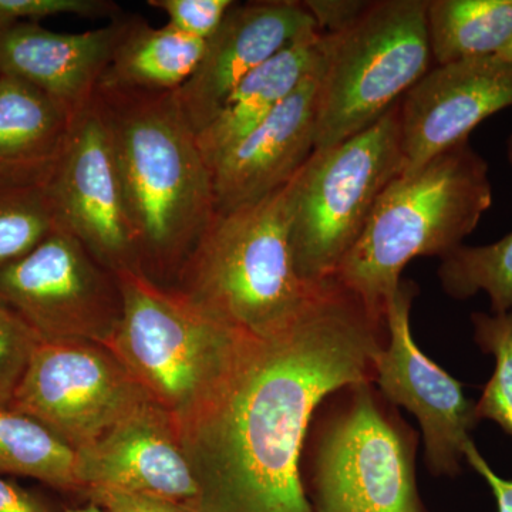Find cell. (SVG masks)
<instances>
[{"mask_svg":"<svg viewBox=\"0 0 512 512\" xmlns=\"http://www.w3.org/2000/svg\"><path fill=\"white\" fill-rule=\"evenodd\" d=\"M426 23L437 66L498 56L512 36V0H429Z\"/></svg>","mask_w":512,"mask_h":512,"instance_id":"cell-21","label":"cell"},{"mask_svg":"<svg viewBox=\"0 0 512 512\" xmlns=\"http://www.w3.org/2000/svg\"><path fill=\"white\" fill-rule=\"evenodd\" d=\"M313 30L318 25L302 2H235L207 40L197 70L174 92L195 133L211 123L249 73Z\"/></svg>","mask_w":512,"mask_h":512,"instance_id":"cell-14","label":"cell"},{"mask_svg":"<svg viewBox=\"0 0 512 512\" xmlns=\"http://www.w3.org/2000/svg\"><path fill=\"white\" fill-rule=\"evenodd\" d=\"M471 320L477 345L495 357L494 375L476 404L477 419L493 420L512 436V309L500 315L476 312Z\"/></svg>","mask_w":512,"mask_h":512,"instance_id":"cell-25","label":"cell"},{"mask_svg":"<svg viewBox=\"0 0 512 512\" xmlns=\"http://www.w3.org/2000/svg\"><path fill=\"white\" fill-rule=\"evenodd\" d=\"M305 9L315 19L320 32L336 35L348 29L369 8L370 2L363 0H306Z\"/></svg>","mask_w":512,"mask_h":512,"instance_id":"cell-30","label":"cell"},{"mask_svg":"<svg viewBox=\"0 0 512 512\" xmlns=\"http://www.w3.org/2000/svg\"><path fill=\"white\" fill-rule=\"evenodd\" d=\"M42 343L18 313L0 299V406H9L37 346Z\"/></svg>","mask_w":512,"mask_h":512,"instance_id":"cell-26","label":"cell"},{"mask_svg":"<svg viewBox=\"0 0 512 512\" xmlns=\"http://www.w3.org/2000/svg\"><path fill=\"white\" fill-rule=\"evenodd\" d=\"M123 315L107 342L180 431L220 394L251 338L140 271L116 274Z\"/></svg>","mask_w":512,"mask_h":512,"instance_id":"cell-4","label":"cell"},{"mask_svg":"<svg viewBox=\"0 0 512 512\" xmlns=\"http://www.w3.org/2000/svg\"><path fill=\"white\" fill-rule=\"evenodd\" d=\"M205 45L207 40L185 35L168 23L154 28L137 16L124 18L100 84L138 92H177L197 70Z\"/></svg>","mask_w":512,"mask_h":512,"instance_id":"cell-20","label":"cell"},{"mask_svg":"<svg viewBox=\"0 0 512 512\" xmlns=\"http://www.w3.org/2000/svg\"><path fill=\"white\" fill-rule=\"evenodd\" d=\"M60 227L114 274L140 271L110 128L96 94L72 119L49 187Z\"/></svg>","mask_w":512,"mask_h":512,"instance_id":"cell-12","label":"cell"},{"mask_svg":"<svg viewBox=\"0 0 512 512\" xmlns=\"http://www.w3.org/2000/svg\"><path fill=\"white\" fill-rule=\"evenodd\" d=\"M512 107V63L500 57L436 66L400 101L403 173L470 140L478 124Z\"/></svg>","mask_w":512,"mask_h":512,"instance_id":"cell-13","label":"cell"},{"mask_svg":"<svg viewBox=\"0 0 512 512\" xmlns=\"http://www.w3.org/2000/svg\"><path fill=\"white\" fill-rule=\"evenodd\" d=\"M140 269L173 286L215 215L211 168L174 92L99 84Z\"/></svg>","mask_w":512,"mask_h":512,"instance_id":"cell-2","label":"cell"},{"mask_svg":"<svg viewBox=\"0 0 512 512\" xmlns=\"http://www.w3.org/2000/svg\"><path fill=\"white\" fill-rule=\"evenodd\" d=\"M64 512H106L101 510L100 507H97L96 504L90 503V505H87V507L83 508H69V510H64Z\"/></svg>","mask_w":512,"mask_h":512,"instance_id":"cell-33","label":"cell"},{"mask_svg":"<svg viewBox=\"0 0 512 512\" xmlns=\"http://www.w3.org/2000/svg\"><path fill=\"white\" fill-rule=\"evenodd\" d=\"M147 400L109 348L63 340L37 346L9 406L79 453Z\"/></svg>","mask_w":512,"mask_h":512,"instance_id":"cell-10","label":"cell"},{"mask_svg":"<svg viewBox=\"0 0 512 512\" xmlns=\"http://www.w3.org/2000/svg\"><path fill=\"white\" fill-rule=\"evenodd\" d=\"M488 170L487 161L466 140L419 170L394 178L333 278L384 320L406 265L421 256L446 258L490 210Z\"/></svg>","mask_w":512,"mask_h":512,"instance_id":"cell-3","label":"cell"},{"mask_svg":"<svg viewBox=\"0 0 512 512\" xmlns=\"http://www.w3.org/2000/svg\"><path fill=\"white\" fill-rule=\"evenodd\" d=\"M441 288L451 298L464 301L478 292L490 298L491 312L512 309V232L490 245H461L441 259Z\"/></svg>","mask_w":512,"mask_h":512,"instance_id":"cell-23","label":"cell"},{"mask_svg":"<svg viewBox=\"0 0 512 512\" xmlns=\"http://www.w3.org/2000/svg\"><path fill=\"white\" fill-rule=\"evenodd\" d=\"M0 512H62L43 495L0 476ZM64 512V511H63Z\"/></svg>","mask_w":512,"mask_h":512,"instance_id":"cell-31","label":"cell"},{"mask_svg":"<svg viewBox=\"0 0 512 512\" xmlns=\"http://www.w3.org/2000/svg\"><path fill=\"white\" fill-rule=\"evenodd\" d=\"M322 50L323 33H306L256 67L228 94L217 116L197 134L208 167L261 126L295 92L318 63Z\"/></svg>","mask_w":512,"mask_h":512,"instance_id":"cell-19","label":"cell"},{"mask_svg":"<svg viewBox=\"0 0 512 512\" xmlns=\"http://www.w3.org/2000/svg\"><path fill=\"white\" fill-rule=\"evenodd\" d=\"M464 458H466L468 463L471 464V467L487 481V484L490 485L495 501H497L498 512H512V481L498 477L497 474L491 470L487 461L478 453L477 447L474 446L473 441L467 444Z\"/></svg>","mask_w":512,"mask_h":512,"instance_id":"cell-32","label":"cell"},{"mask_svg":"<svg viewBox=\"0 0 512 512\" xmlns=\"http://www.w3.org/2000/svg\"><path fill=\"white\" fill-rule=\"evenodd\" d=\"M403 171L400 103L357 136L313 151L289 183V241L303 282L335 275L377 198Z\"/></svg>","mask_w":512,"mask_h":512,"instance_id":"cell-7","label":"cell"},{"mask_svg":"<svg viewBox=\"0 0 512 512\" xmlns=\"http://www.w3.org/2000/svg\"><path fill=\"white\" fill-rule=\"evenodd\" d=\"M84 495L89 498L90 503L106 512H191L163 498L127 493L113 488H90Z\"/></svg>","mask_w":512,"mask_h":512,"instance_id":"cell-29","label":"cell"},{"mask_svg":"<svg viewBox=\"0 0 512 512\" xmlns=\"http://www.w3.org/2000/svg\"><path fill=\"white\" fill-rule=\"evenodd\" d=\"M0 299L42 342L107 345L121 315L117 276L60 227L32 252L0 269Z\"/></svg>","mask_w":512,"mask_h":512,"instance_id":"cell-9","label":"cell"},{"mask_svg":"<svg viewBox=\"0 0 512 512\" xmlns=\"http://www.w3.org/2000/svg\"><path fill=\"white\" fill-rule=\"evenodd\" d=\"M497 57L512 63V36L510 42H508V45L504 47L503 52H501Z\"/></svg>","mask_w":512,"mask_h":512,"instance_id":"cell-34","label":"cell"},{"mask_svg":"<svg viewBox=\"0 0 512 512\" xmlns=\"http://www.w3.org/2000/svg\"><path fill=\"white\" fill-rule=\"evenodd\" d=\"M429 0H377L348 29L323 33L315 150L382 119L430 70Z\"/></svg>","mask_w":512,"mask_h":512,"instance_id":"cell-6","label":"cell"},{"mask_svg":"<svg viewBox=\"0 0 512 512\" xmlns=\"http://www.w3.org/2000/svg\"><path fill=\"white\" fill-rule=\"evenodd\" d=\"M120 8L110 0H0V29L18 23H39L53 16L116 19Z\"/></svg>","mask_w":512,"mask_h":512,"instance_id":"cell-27","label":"cell"},{"mask_svg":"<svg viewBox=\"0 0 512 512\" xmlns=\"http://www.w3.org/2000/svg\"><path fill=\"white\" fill-rule=\"evenodd\" d=\"M76 454L84 494L90 488H113L163 498L190 511L197 503V481L177 427L151 400Z\"/></svg>","mask_w":512,"mask_h":512,"instance_id":"cell-15","label":"cell"},{"mask_svg":"<svg viewBox=\"0 0 512 512\" xmlns=\"http://www.w3.org/2000/svg\"><path fill=\"white\" fill-rule=\"evenodd\" d=\"M60 228L49 188L0 184V269Z\"/></svg>","mask_w":512,"mask_h":512,"instance_id":"cell-24","label":"cell"},{"mask_svg":"<svg viewBox=\"0 0 512 512\" xmlns=\"http://www.w3.org/2000/svg\"><path fill=\"white\" fill-rule=\"evenodd\" d=\"M173 286L249 335L268 336L288 325L312 286L293 265L289 184L262 200L215 212Z\"/></svg>","mask_w":512,"mask_h":512,"instance_id":"cell-5","label":"cell"},{"mask_svg":"<svg viewBox=\"0 0 512 512\" xmlns=\"http://www.w3.org/2000/svg\"><path fill=\"white\" fill-rule=\"evenodd\" d=\"M386 320L333 276L313 282L295 318L251 336L207 409L180 431L198 485L191 512H313L303 451L330 394L375 383Z\"/></svg>","mask_w":512,"mask_h":512,"instance_id":"cell-1","label":"cell"},{"mask_svg":"<svg viewBox=\"0 0 512 512\" xmlns=\"http://www.w3.org/2000/svg\"><path fill=\"white\" fill-rule=\"evenodd\" d=\"M507 158H508V163H510L511 167H512V134H511L510 138H508Z\"/></svg>","mask_w":512,"mask_h":512,"instance_id":"cell-35","label":"cell"},{"mask_svg":"<svg viewBox=\"0 0 512 512\" xmlns=\"http://www.w3.org/2000/svg\"><path fill=\"white\" fill-rule=\"evenodd\" d=\"M232 0H148L168 16V25L185 35L208 40L224 22Z\"/></svg>","mask_w":512,"mask_h":512,"instance_id":"cell-28","label":"cell"},{"mask_svg":"<svg viewBox=\"0 0 512 512\" xmlns=\"http://www.w3.org/2000/svg\"><path fill=\"white\" fill-rule=\"evenodd\" d=\"M346 394L315 433L305 485L313 512H427L416 481L417 434L373 383Z\"/></svg>","mask_w":512,"mask_h":512,"instance_id":"cell-8","label":"cell"},{"mask_svg":"<svg viewBox=\"0 0 512 512\" xmlns=\"http://www.w3.org/2000/svg\"><path fill=\"white\" fill-rule=\"evenodd\" d=\"M72 114L36 87L0 76V184L49 188Z\"/></svg>","mask_w":512,"mask_h":512,"instance_id":"cell-18","label":"cell"},{"mask_svg":"<svg viewBox=\"0 0 512 512\" xmlns=\"http://www.w3.org/2000/svg\"><path fill=\"white\" fill-rule=\"evenodd\" d=\"M322 60L323 50L295 92L212 165L217 214L281 190L312 156Z\"/></svg>","mask_w":512,"mask_h":512,"instance_id":"cell-16","label":"cell"},{"mask_svg":"<svg viewBox=\"0 0 512 512\" xmlns=\"http://www.w3.org/2000/svg\"><path fill=\"white\" fill-rule=\"evenodd\" d=\"M123 20L89 32L57 33L40 23L0 29V76L52 97L72 116L92 101L119 42Z\"/></svg>","mask_w":512,"mask_h":512,"instance_id":"cell-17","label":"cell"},{"mask_svg":"<svg viewBox=\"0 0 512 512\" xmlns=\"http://www.w3.org/2000/svg\"><path fill=\"white\" fill-rule=\"evenodd\" d=\"M419 288L400 282L386 308V336L376 359L375 383L384 399L402 406L419 421L426 463L433 476L456 477L476 427V403L463 384L448 375L414 342L410 312Z\"/></svg>","mask_w":512,"mask_h":512,"instance_id":"cell-11","label":"cell"},{"mask_svg":"<svg viewBox=\"0 0 512 512\" xmlns=\"http://www.w3.org/2000/svg\"><path fill=\"white\" fill-rule=\"evenodd\" d=\"M35 478L64 493L84 494L77 454L39 421L0 406V476Z\"/></svg>","mask_w":512,"mask_h":512,"instance_id":"cell-22","label":"cell"}]
</instances>
